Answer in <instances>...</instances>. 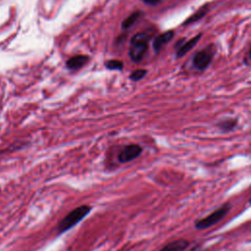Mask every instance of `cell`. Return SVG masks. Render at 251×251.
<instances>
[{
	"label": "cell",
	"mask_w": 251,
	"mask_h": 251,
	"mask_svg": "<svg viewBox=\"0 0 251 251\" xmlns=\"http://www.w3.org/2000/svg\"><path fill=\"white\" fill-rule=\"evenodd\" d=\"M150 38L151 34L146 31L139 32L131 37L128 55L133 62H139L143 58L147 51Z\"/></svg>",
	"instance_id": "obj_1"
},
{
	"label": "cell",
	"mask_w": 251,
	"mask_h": 251,
	"mask_svg": "<svg viewBox=\"0 0 251 251\" xmlns=\"http://www.w3.org/2000/svg\"><path fill=\"white\" fill-rule=\"evenodd\" d=\"M230 208H231L230 203H225V204L221 205L219 208H217L215 211L210 213L205 218L195 221V223H194L195 228H197L199 230L206 229V228L218 224L226 216V214L229 212Z\"/></svg>",
	"instance_id": "obj_2"
},
{
	"label": "cell",
	"mask_w": 251,
	"mask_h": 251,
	"mask_svg": "<svg viewBox=\"0 0 251 251\" xmlns=\"http://www.w3.org/2000/svg\"><path fill=\"white\" fill-rule=\"evenodd\" d=\"M91 210V207L87 205H82L75 210L71 211L58 225V231L64 232L74 226H75L78 222H80Z\"/></svg>",
	"instance_id": "obj_3"
},
{
	"label": "cell",
	"mask_w": 251,
	"mask_h": 251,
	"mask_svg": "<svg viewBox=\"0 0 251 251\" xmlns=\"http://www.w3.org/2000/svg\"><path fill=\"white\" fill-rule=\"evenodd\" d=\"M141 152H142L141 146H139L138 144H129V145H126L121 151L118 158L121 163H127L137 158L141 154Z\"/></svg>",
	"instance_id": "obj_4"
},
{
	"label": "cell",
	"mask_w": 251,
	"mask_h": 251,
	"mask_svg": "<svg viewBox=\"0 0 251 251\" xmlns=\"http://www.w3.org/2000/svg\"><path fill=\"white\" fill-rule=\"evenodd\" d=\"M212 58H213L212 52H210L209 50H201L196 52V54L193 56L192 63L196 69L202 71V70H205L210 65Z\"/></svg>",
	"instance_id": "obj_5"
},
{
	"label": "cell",
	"mask_w": 251,
	"mask_h": 251,
	"mask_svg": "<svg viewBox=\"0 0 251 251\" xmlns=\"http://www.w3.org/2000/svg\"><path fill=\"white\" fill-rule=\"evenodd\" d=\"M189 245L190 242L187 239L180 238L169 242L160 251H185Z\"/></svg>",
	"instance_id": "obj_6"
},
{
	"label": "cell",
	"mask_w": 251,
	"mask_h": 251,
	"mask_svg": "<svg viewBox=\"0 0 251 251\" xmlns=\"http://www.w3.org/2000/svg\"><path fill=\"white\" fill-rule=\"evenodd\" d=\"M238 125L237 119L234 118H226L222 119L217 123V127L224 133H227L230 131H233Z\"/></svg>",
	"instance_id": "obj_7"
},
{
	"label": "cell",
	"mask_w": 251,
	"mask_h": 251,
	"mask_svg": "<svg viewBox=\"0 0 251 251\" xmlns=\"http://www.w3.org/2000/svg\"><path fill=\"white\" fill-rule=\"evenodd\" d=\"M174 31L173 30H168L160 35H158L155 39H154V42H153V47L155 49L156 52L160 51V49L165 45L167 44L168 42L171 41V39L174 37Z\"/></svg>",
	"instance_id": "obj_8"
},
{
	"label": "cell",
	"mask_w": 251,
	"mask_h": 251,
	"mask_svg": "<svg viewBox=\"0 0 251 251\" xmlns=\"http://www.w3.org/2000/svg\"><path fill=\"white\" fill-rule=\"evenodd\" d=\"M201 37V34H197L196 36L192 37L191 39H189L188 41H185L183 43H180V45L177 47V51H176V56L177 57H182L184 56L188 51H190L194 45L199 41Z\"/></svg>",
	"instance_id": "obj_9"
},
{
	"label": "cell",
	"mask_w": 251,
	"mask_h": 251,
	"mask_svg": "<svg viewBox=\"0 0 251 251\" xmlns=\"http://www.w3.org/2000/svg\"><path fill=\"white\" fill-rule=\"evenodd\" d=\"M88 59L89 58L84 55L74 56L67 61V67L71 70H78L87 63Z\"/></svg>",
	"instance_id": "obj_10"
},
{
	"label": "cell",
	"mask_w": 251,
	"mask_h": 251,
	"mask_svg": "<svg viewBox=\"0 0 251 251\" xmlns=\"http://www.w3.org/2000/svg\"><path fill=\"white\" fill-rule=\"evenodd\" d=\"M209 11V8H208V5H205V6H202L197 12H195L194 14H192L186 21H184L183 25H190V24H193L197 21H199L200 19H202L206 14L207 12Z\"/></svg>",
	"instance_id": "obj_11"
},
{
	"label": "cell",
	"mask_w": 251,
	"mask_h": 251,
	"mask_svg": "<svg viewBox=\"0 0 251 251\" xmlns=\"http://www.w3.org/2000/svg\"><path fill=\"white\" fill-rule=\"evenodd\" d=\"M139 15H140V12H134V13H132L131 15H129V16L122 23V27H123V28H128V27H130V26L135 23V21L139 18Z\"/></svg>",
	"instance_id": "obj_12"
},
{
	"label": "cell",
	"mask_w": 251,
	"mask_h": 251,
	"mask_svg": "<svg viewBox=\"0 0 251 251\" xmlns=\"http://www.w3.org/2000/svg\"><path fill=\"white\" fill-rule=\"evenodd\" d=\"M106 66L110 70H122L124 68V64L120 60H110L106 63Z\"/></svg>",
	"instance_id": "obj_13"
},
{
	"label": "cell",
	"mask_w": 251,
	"mask_h": 251,
	"mask_svg": "<svg viewBox=\"0 0 251 251\" xmlns=\"http://www.w3.org/2000/svg\"><path fill=\"white\" fill-rule=\"evenodd\" d=\"M146 73H147V71H146V70H143V69L135 70V71H133V72L130 74L129 77H130L131 80L136 81V80L141 79V78L146 75Z\"/></svg>",
	"instance_id": "obj_14"
},
{
	"label": "cell",
	"mask_w": 251,
	"mask_h": 251,
	"mask_svg": "<svg viewBox=\"0 0 251 251\" xmlns=\"http://www.w3.org/2000/svg\"><path fill=\"white\" fill-rule=\"evenodd\" d=\"M141 1H143L148 5H157L160 2V0H141Z\"/></svg>",
	"instance_id": "obj_15"
},
{
	"label": "cell",
	"mask_w": 251,
	"mask_h": 251,
	"mask_svg": "<svg viewBox=\"0 0 251 251\" xmlns=\"http://www.w3.org/2000/svg\"><path fill=\"white\" fill-rule=\"evenodd\" d=\"M189 251H200V246H195L192 249H190Z\"/></svg>",
	"instance_id": "obj_16"
},
{
	"label": "cell",
	"mask_w": 251,
	"mask_h": 251,
	"mask_svg": "<svg viewBox=\"0 0 251 251\" xmlns=\"http://www.w3.org/2000/svg\"><path fill=\"white\" fill-rule=\"evenodd\" d=\"M249 58L251 59V49H250V51H249Z\"/></svg>",
	"instance_id": "obj_17"
},
{
	"label": "cell",
	"mask_w": 251,
	"mask_h": 251,
	"mask_svg": "<svg viewBox=\"0 0 251 251\" xmlns=\"http://www.w3.org/2000/svg\"><path fill=\"white\" fill-rule=\"evenodd\" d=\"M249 204L251 205V197H250V199H249Z\"/></svg>",
	"instance_id": "obj_18"
}]
</instances>
